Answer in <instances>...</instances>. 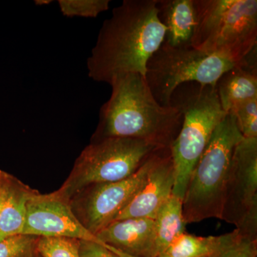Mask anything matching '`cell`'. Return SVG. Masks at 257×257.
I'll list each match as a JSON object with an SVG mask.
<instances>
[{
	"instance_id": "cell-1",
	"label": "cell",
	"mask_w": 257,
	"mask_h": 257,
	"mask_svg": "<svg viewBox=\"0 0 257 257\" xmlns=\"http://www.w3.org/2000/svg\"><path fill=\"white\" fill-rule=\"evenodd\" d=\"M157 0H124L104 20L88 57V75L110 84L128 74L145 77L147 64L165 41Z\"/></svg>"
},
{
	"instance_id": "cell-2",
	"label": "cell",
	"mask_w": 257,
	"mask_h": 257,
	"mask_svg": "<svg viewBox=\"0 0 257 257\" xmlns=\"http://www.w3.org/2000/svg\"><path fill=\"white\" fill-rule=\"evenodd\" d=\"M110 85L111 96L101 107L92 143L130 138L161 148L170 147L182 126L183 119L179 109L161 105L141 74L121 76Z\"/></svg>"
},
{
	"instance_id": "cell-3",
	"label": "cell",
	"mask_w": 257,
	"mask_h": 257,
	"mask_svg": "<svg viewBox=\"0 0 257 257\" xmlns=\"http://www.w3.org/2000/svg\"><path fill=\"white\" fill-rule=\"evenodd\" d=\"M171 105L179 109L183 119L170 147L175 178L172 194L183 200L193 168L227 113L221 107L215 87L196 82L179 86L171 97Z\"/></svg>"
},
{
	"instance_id": "cell-4",
	"label": "cell",
	"mask_w": 257,
	"mask_h": 257,
	"mask_svg": "<svg viewBox=\"0 0 257 257\" xmlns=\"http://www.w3.org/2000/svg\"><path fill=\"white\" fill-rule=\"evenodd\" d=\"M243 138L234 115L227 113L191 172L182 201L186 224L221 219L231 159Z\"/></svg>"
},
{
	"instance_id": "cell-5",
	"label": "cell",
	"mask_w": 257,
	"mask_h": 257,
	"mask_svg": "<svg viewBox=\"0 0 257 257\" xmlns=\"http://www.w3.org/2000/svg\"><path fill=\"white\" fill-rule=\"evenodd\" d=\"M192 47L236 63L257 47L256 0H194Z\"/></svg>"
},
{
	"instance_id": "cell-6",
	"label": "cell",
	"mask_w": 257,
	"mask_h": 257,
	"mask_svg": "<svg viewBox=\"0 0 257 257\" xmlns=\"http://www.w3.org/2000/svg\"><path fill=\"white\" fill-rule=\"evenodd\" d=\"M159 149L162 148L136 139L107 138L92 143L83 150L68 178L57 191L72 201L93 184L128 178Z\"/></svg>"
},
{
	"instance_id": "cell-7",
	"label": "cell",
	"mask_w": 257,
	"mask_h": 257,
	"mask_svg": "<svg viewBox=\"0 0 257 257\" xmlns=\"http://www.w3.org/2000/svg\"><path fill=\"white\" fill-rule=\"evenodd\" d=\"M239 63L217 54L192 47L176 48L163 42L147 62L145 79L161 105L171 106L179 86L196 82L215 87L221 76Z\"/></svg>"
},
{
	"instance_id": "cell-8",
	"label": "cell",
	"mask_w": 257,
	"mask_h": 257,
	"mask_svg": "<svg viewBox=\"0 0 257 257\" xmlns=\"http://www.w3.org/2000/svg\"><path fill=\"white\" fill-rule=\"evenodd\" d=\"M221 219L257 239V138H243L235 147Z\"/></svg>"
},
{
	"instance_id": "cell-9",
	"label": "cell",
	"mask_w": 257,
	"mask_h": 257,
	"mask_svg": "<svg viewBox=\"0 0 257 257\" xmlns=\"http://www.w3.org/2000/svg\"><path fill=\"white\" fill-rule=\"evenodd\" d=\"M155 152L128 178L93 184L72 199L74 214L89 232L96 236L131 202L145 184Z\"/></svg>"
},
{
	"instance_id": "cell-10",
	"label": "cell",
	"mask_w": 257,
	"mask_h": 257,
	"mask_svg": "<svg viewBox=\"0 0 257 257\" xmlns=\"http://www.w3.org/2000/svg\"><path fill=\"white\" fill-rule=\"evenodd\" d=\"M23 234L99 240L83 226L74 214L71 201L58 191L45 194L37 191L32 196L27 206Z\"/></svg>"
},
{
	"instance_id": "cell-11",
	"label": "cell",
	"mask_w": 257,
	"mask_h": 257,
	"mask_svg": "<svg viewBox=\"0 0 257 257\" xmlns=\"http://www.w3.org/2000/svg\"><path fill=\"white\" fill-rule=\"evenodd\" d=\"M175 179L170 147L157 150L143 187L114 221L128 218L155 219L160 208L172 194Z\"/></svg>"
},
{
	"instance_id": "cell-12",
	"label": "cell",
	"mask_w": 257,
	"mask_h": 257,
	"mask_svg": "<svg viewBox=\"0 0 257 257\" xmlns=\"http://www.w3.org/2000/svg\"><path fill=\"white\" fill-rule=\"evenodd\" d=\"M101 242L133 257H157L155 219L128 218L112 221L96 234Z\"/></svg>"
},
{
	"instance_id": "cell-13",
	"label": "cell",
	"mask_w": 257,
	"mask_h": 257,
	"mask_svg": "<svg viewBox=\"0 0 257 257\" xmlns=\"http://www.w3.org/2000/svg\"><path fill=\"white\" fill-rule=\"evenodd\" d=\"M256 48L225 72L216 82L218 98L226 113L239 103L257 97Z\"/></svg>"
},
{
	"instance_id": "cell-14",
	"label": "cell",
	"mask_w": 257,
	"mask_h": 257,
	"mask_svg": "<svg viewBox=\"0 0 257 257\" xmlns=\"http://www.w3.org/2000/svg\"><path fill=\"white\" fill-rule=\"evenodd\" d=\"M157 8L166 28L164 42L176 48L192 47L196 25L194 0H157Z\"/></svg>"
},
{
	"instance_id": "cell-15",
	"label": "cell",
	"mask_w": 257,
	"mask_h": 257,
	"mask_svg": "<svg viewBox=\"0 0 257 257\" xmlns=\"http://www.w3.org/2000/svg\"><path fill=\"white\" fill-rule=\"evenodd\" d=\"M36 192L7 172L0 211V241L15 235L23 234L27 206Z\"/></svg>"
},
{
	"instance_id": "cell-16",
	"label": "cell",
	"mask_w": 257,
	"mask_h": 257,
	"mask_svg": "<svg viewBox=\"0 0 257 257\" xmlns=\"http://www.w3.org/2000/svg\"><path fill=\"white\" fill-rule=\"evenodd\" d=\"M241 235L236 229L220 236H198L184 232L176 238L162 255L165 257H208Z\"/></svg>"
},
{
	"instance_id": "cell-17",
	"label": "cell",
	"mask_w": 257,
	"mask_h": 257,
	"mask_svg": "<svg viewBox=\"0 0 257 257\" xmlns=\"http://www.w3.org/2000/svg\"><path fill=\"white\" fill-rule=\"evenodd\" d=\"M181 198L173 194L155 217L157 254H162L179 235L185 232L186 222Z\"/></svg>"
},
{
	"instance_id": "cell-18",
	"label": "cell",
	"mask_w": 257,
	"mask_h": 257,
	"mask_svg": "<svg viewBox=\"0 0 257 257\" xmlns=\"http://www.w3.org/2000/svg\"><path fill=\"white\" fill-rule=\"evenodd\" d=\"M39 257H80L79 239L67 237H40Z\"/></svg>"
},
{
	"instance_id": "cell-19",
	"label": "cell",
	"mask_w": 257,
	"mask_h": 257,
	"mask_svg": "<svg viewBox=\"0 0 257 257\" xmlns=\"http://www.w3.org/2000/svg\"><path fill=\"white\" fill-rule=\"evenodd\" d=\"M109 0H59L64 16L94 18L109 9Z\"/></svg>"
},
{
	"instance_id": "cell-20",
	"label": "cell",
	"mask_w": 257,
	"mask_h": 257,
	"mask_svg": "<svg viewBox=\"0 0 257 257\" xmlns=\"http://www.w3.org/2000/svg\"><path fill=\"white\" fill-rule=\"evenodd\" d=\"M38 236L18 234L0 241V257H39Z\"/></svg>"
},
{
	"instance_id": "cell-21",
	"label": "cell",
	"mask_w": 257,
	"mask_h": 257,
	"mask_svg": "<svg viewBox=\"0 0 257 257\" xmlns=\"http://www.w3.org/2000/svg\"><path fill=\"white\" fill-rule=\"evenodd\" d=\"M245 138H257V97L243 101L229 111Z\"/></svg>"
},
{
	"instance_id": "cell-22",
	"label": "cell",
	"mask_w": 257,
	"mask_h": 257,
	"mask_svg": "<svg viewBox=\"0 0 257 257\" xmlns=\"http://www.w3.org/2000/svg\"><path fill=\"white\" fill-rule=\"evenodd\" d=\"M257 239L242 234L208 257H256Z\"/></svg>"
},
{
	"instance_id": "cell-23",
	"label": "cell",
	"mask_w": 257,
	"mask_h": 257,
	"mask_svg": "<svg viewBox=\"0 0 257 257\" xmlns=\"http://www.w3.org/2000/svg\"><path fill=\"white\" fill-rule=\"evenodd\" d=\"M80 257H121L116 254L109 245L99 240H79Z\"/></svg>"
},
{
	"instance_id": "cell-24",
	"label": "cell",
	"mask_w": 257,
	"mask_h": 257,
	"mask_svg": "<svg viewBox=\"0 0 257 257\" xmlns=\"http://www.w3.org/2000/svg\"><path fill=\"white\" fill-rule=\"evenodd\" d=\"M7 172L0 170V211H1L2 203H3V194H4V187L5 177Z\"/></svg>"
},
{
	"instance_id": "cell-25",
	"label": "cell",
	"mask_w": 257,
	"mask_h": 257,
	"mask_svg": "<svg viewBox=\"0 0 257 257\" xmlns=\"http://www.w3.org/2000/svg\"><path fill=\"white\" fill-rule=\"evenodd\" d=\"M37 5H47L52 3V0H36L35 2Z\"/></svg>"
},
{
	"instance_id": "cell-26",
	"label": "cell",
	"mask_w": 257,
	"mask_h": 257,
	"mask_svg": "<svg viewBox=\"0 0 257 257\" xmlns=\"http://www.w3.org/2000/svg\"><path fill=\"white\" fill-rule=\"evenodd\" d=\"M157 257H165V256H164V255L161 254V255H159V256H157Z\"/></svg>"
}]
</instances>
